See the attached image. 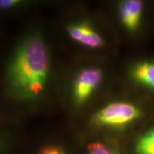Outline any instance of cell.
I'll list each match as a JSON object with an SVG mask.
<instances>
[{"instance_id":"52a82bcc","label":"cell","mask_w":154,"mask_h":154,"mask_svg":"<svg viewBox=\"0 0 154 154\" xmlns=\"http://www.w3.org/2000/svg\"><path fill=\"white\" fill-rule=\"evenodd\" d=\"M134 150L136 154H154V127L138 139Z\"/></svg>"},{"instance_id":"30bf717a","label":"cell","mask_w":154,"mask_h":154,"mask_svg":"<svg viewBox=\"0 0 154 154\" xmlns=\"http://www.w3.org/2000/svg\"><path fill=\"white\" fill-rule=\"evenodd\" d=\"M39 154H65L63 152V151L57 146H45V148L41 150Z\"/></svg>"},{"instance_id":"7a4b0ae2","label":"cell","mask_w":154,"mask_h":154,"mask_svg":"<svg viewBox=\"0 0 154 154\" xmlns=\"http://www.w3.org/2000/svg\"><path fill=\"white\" fill-rule=\"evenodd\" d=\"M142 115L140 108L128 101H114L105 105L92 117V122L99 128H121L132 124Z\"/></svg>"},{"instance_id":"3957f363","label":"cell","mask_w":154,"mask_h":154,"mask_svg":"<svg viewBox=\"0 0 154 154\" xmlns=\"http://www.w3.org/2000/svg\"><path fill=\"white\" fill-rule=\"evenodd\" d=\"M104 81V72L99 67H87L76 74L73 82L72 96L76 105H84Z\"/></svg>"},{"instance_id":"ba28073f","label":"cell","mask_w":154,"mask_h":154,"mask_svg":"<svg viewBox=\"0 0 154 154\" xmlns=\"http://www.w3.org/2000/svg\"><path fill=\"white\" fill-rule=\"evenodd\" d=\"M88 154H117L109 146L100 141H94L88 145Z\"/></svg>"},{"instance_id":"277c9868","label":"cell","mask_w":154,"mask_h":154,"mask_svg":"<svg viewBox=\"0 0 154 154\" xmlns=\"http://www.w3.org/2000/svg\"><path fill=\"white\" fill-rule=\"evenodd\" d=\"M67 33L75 43L89 49H99L105 45L103 37L88 22L70 23L67 26Z\"/></svg>"},{"instance_id":"8fae6325","label":"cell","mask_w":154,"mask_h":154,"mask_svg":"<svg viewBox=\"0 0 154 154\" xmlns=\"http://www.w3.org/2000/svg\"><path fill=\"white\" fill-rule=\"evenodd\" d=\"M6 146V142L5 138L3 137L2 134H0V154H3L4 150Z\"/></svg>"},{"instance_id":"6da1fadb","label":"cell","mask_w":154,"mask_h":154,"mask_svg":"<svg viewBox=\"0 0 154 154\" xmlns=\"http://www.w3.org/2000/svg\"><path fill=\"white\" fill-rule=\"evenodd\" d=\"M51 54L39 33L26 35L10 57L5 73V86L11 98L19 102H35L44 94L51 74Z\"/></svg>"},{"instance_id":"5b68a950","label":"cell","mask_w":154,"mask_h":154,"mask_svg":"<svg viewBox=\"0 0 154 154\" xmlns=\"http://www.w3.org/2000/svg\"><path fill=\"white\" fill-rule=\"evenodd\" d=\"M143 3L140 0H125L119 5V17L122 24L129 32L136 31L141 22Z\"/></svg>"},{"instance_id":"8992f818","label":"cell","mask_w":154,"mask_h":154,"mask_svg":"<svg viewBox=\"0 0 154 154\" xmlns=\"http://www.w3.org/2000/svg\"><path fill=\"white\" fill-rule=\"evenodd\" d=\"M130 76L135 82L154 90V62L140 61L134 64Z\"/></svg>"},{"instance_id":"9c48e42d","label":"cell","mask_w":154,"mask_h":154,"mask_svg":"<svg viewBox=\"0 0 154 154\" xmlns=\"http://www.w3.org/2000/svg\"><path fill=\"white\" fill-rule=\"evenodd\" d=\"M22 5L20 0H0V11H7L13 10Z\"/></svg>"}]
</instances>
